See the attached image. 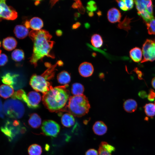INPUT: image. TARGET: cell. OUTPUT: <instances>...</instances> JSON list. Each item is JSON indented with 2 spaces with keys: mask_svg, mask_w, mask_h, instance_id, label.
<instances>
[{
  "mask_svg": "<svg viewBox=\"0 0 155 155\" xmlns=\"http://www.w3.org/2000/svg\"><path fill=\"white\" fill-rule=\"evenodd\" d=\"M137 104L136 101L132 99H129L124 103L123 108L127 112L133 113L137 109Z\"/></svg>",
  "mask_w": 155,
  "mask_h": 155,
  "instance_id": "cb8c5ba5",
  "label": "cell"
},
{
  "mask_svg": "<svg viewBox=\"0 0 155 155\" xmlns=\"http://www.w3.org/2000/svg\"><path fill=\"white\" fill-rule=\"evenodd\" d=\"M1 42H0V47L1 46ZM1 51L0 49V54H1Z\"/></svg>",
  "mask_w": 155,
  "mask_h": 155,
  "instance_id": "f5cc1de1",
  "label": "cell"
},
{
  "mask_svg": "<svg viewBox=\"0 0 155 155\" xmlns=\"http://www.w3.org/2000/svg\"><path fill=\"white\" fill-rule=\"evenodd\" d=\"M41 119L37 113H33L30 116L28 120L29 125L32 128L36 129L39 128L41 124Z\"/></svg>",
  "mask_w": 155,
  "mask_h": 155,
  "instance_id": "44dd1931",
  "label": "cell"
},
{
  "mask_svg": "<svg viewBox=\"0 0 155 155\" xmlns=\"http://www.w3.org/2000/svg\"><path fill=\"white\" fill-rule=\"evenodd\" d=\"M58 82L64 85H67L71 81V78L69 74L66 71H63L57 75Z\"/></svg>",
  "mask_w": 155,
  "mask_h": 155,
  "instance_id": "603a6c76",
  "label": "cell"
},
{
  "mask_svg": "<svg viewBox=\"0 0 155 155\" xmlns=\"http://www.w3.org/2000/svg\"><path fill=\"white\" fill-rule=\"evenodd\" d=\"M49 146L48 144H46L45 146V149L46 151H48L49 149Z\"/></svg>",
  "mask_w": 155,
  "mask_h": 155,
  "instance_id": "c3c4849f",
  "label": "cell"
},
{
  "mask_svg": "<svg viewBox=\"0 0 155 155\" xmlns=\"http://www.w3.org/2000/svg\"><path fill=\"white\" fill-rule=\"evenodd\" d=\"M42 133L45 135L53 137H56L59 133L60 127L55 121L51 120L43 121L41 127Z\"/></svg>",
  "mask_w": 155,
  "mask_h": 155,
  "instance_id": "ba28073f",
  "label": "cell"
},
{
  "mask_svg": "<svg viewBox=\"0 0 155 155\" xmlns=\"http://www.w3.org/2000/svg\"><path fill=\"white\" fill-rule=\"evenodd\" d=\"M24 24L25 27L27 29L30 27V22L26 20Z\"/></svg>",
  "mask_w": 155,
  "mask_h": 155,
  "instance_id": "7bdbcfd3",
  "label": "cell"
},
{
  "mask_svg": "<svg viewBox=\"0 0 155 155\" xmlns=\"http://www.w3.org/2000/svg\"><path fill=\"white\" fill-rule=\"evenodd\" d=\"M101 12L100 11H98L97 13V14L99 16H101Z\"/></svg>",
  "mask_w": 155,
  "mask_h": 155,
  "instance_id": "816d5d0a",
  "label": "cell"
},
{
  "mask_svg": "<svg viewBox=\"0 0 155 155\" xmlns=\"http://www.w3.org/2000/svg\"><path fill=\"white\" fill-rule=\"evenodd\" d=\"M28 150L29 155H41L42 152L41 147L36 144L30 145L28 148Z\"/></svg>",
  "mask_w": 155,
  "mask_h": 155,
  "instance_id": "4316f807",
  "label": "cell"
},
{
  "mask_svg": "<svg viewBox=\"0 0 155 155\" xmlns=\"http://www.w3.org/2000/svg\"><path fill=\"white\" fill-rule=\"evenodd\" d=\"M137 14L146 23L154 18L153 5L151 0L134 1Z\"/></svg>",
  "mask_w": 155,
  "mask_h": 155,
  "instance_id": "5b68a950",
  "label": "cell"
},
{
  "mask_svg": "<svg viewBox=\"0 0 155 155\" xmlns=\"http://www.w3.org/2000/svg\"><path fill=\"white\" fill-rule=\"evenodd\" d=\"M40 94L36 91L29 92L27 95L25 94L22 101L24 102L30 108H36L39 106V104L41 100Z\"/></svg>",
  "mask_w": 155,
  "mask_h": 155,
  "instance_id": "8fae6325",
  "label": "cell"
},
{
  "mask_svg": "<svg viewBox=\"0 0 155 155\" xmlns=\"http://www.w3.org/2000/svg\"><path fill=\"white\" fill-rule=\"evenodd\" d=\"M56 35L58 36H61L62 34V32L61 30H58L56 32Z\"/></svg>",
  "mask_w": 155,
  "mask_h": 155,
  "instance_id": "b9f144b4",
  "label": "cell"
},
{
  "mask_svg": "<svg viewBox=\"0 0 155 155\" xmlns=\"http://www.w3.org/2000/svg\"><path fill=\"white\" fill-rule=\"evenodd\" d=\"M17 42L16 39L12 37H8L4 39L3 41L4 48L8 51L14 49L16 46Z\"/></svg>",
  "mask_w": 155,
  "mask_h": 155,
  "instance_id": "ac0fdd59",
  "label": "cell"
},
{
  "mask_svg": "<svg viewBox=\"0 0 155 155\" xmlns=\"http://www.w3.org/2000/svg\"><path fill=\"white\" fill-rule=\"evenodd\" d=\"M72 7L73 9H78L79 8V6L78 4L75 2L73 3L72 5Z\"/></svg>",
  "mask_w": 155,
  "mask_h": 155,
  "instance_id": "ee69618b",
  "label": "cell"
},
{
  "mask_svg": "<svg viewBox=\"0 0 155 155\" xmlns=\"http://www.w3.org/2000/svg\"><path fill=\"white\" fill-rule=\"evenodd\" d=\"M29 36L34 43L33 53L30 60L32 64L36 67L38 61L45 56L54 58L51 53L54 42L51 40L52 36L48 32L44 30H32Z\"/></svg>",
  "mask_w": 155,
  "mask_h": 155,
  "instance_id": "6da1fadb",
  "label": "cell"
},
{
  "mask_svg": "<svg viewBox=\"0 0 155 155\" xmlns=\"http://www.w3.org/2000/svg\"><path fill=\"white\" fill-rule=\"evenodd\" d=\"M131 20L126 16L123 21L119 22L117 27L119 29L128 31L130 29L129 24Z\"/></svg>",
  "mask_w": 155,
  "mask_h": 155,
  "instance_id": "4dcf8cb0",
  "label": "cell"
},
{
  "mask_svg": "<svg viewBox=\"0 0 155 155\" xmlns=\"http://www.w3.org/2000/svg\"><path fill=\"white\" fill-rule=\"evenodd\" d=\"M74 15L75 17L76 18H78L80 16V14L79 13H75Z\"/></svg>",
  "mask_w": 155,
  "mask_h": 155,
  "instance_id": "f907efd6",
  "label": "cell"
},
{
  "mask_svg": "<svg viewBox=\"0 0 155 155\" xmlns=\"http://www.w3.org/2000/svg\"><path fill=\"white\" fill-rule=\"evenodd\" d=\"M8 61V57L5 54H0V66L4 65Z\"/></svg>",
  "mask_w": 155,
  "mask_h": 155,
  "instance_id": "836d02e7",
  "label": "cell"
},
{
  "mask_svg": "<svg viewBox=\"0 0 155 155\" xmlns=\"http://www.w3.org/2000/svg\"><path fill=\"white\" fill-rule=\"evenodd\" d=\"M81 25V24L79 22H77L73 24L72 26L73 29H76L79 28Z\"/></svg>",
  "mask_w": 155,
  "mask_h": 155,
  "instance_id": "ab89813d",
  "label": "cell"
},
{
  "mask_svg": "<svg viewBox=\"0 0 155 155\" xmlns=\"http://www.w3.org/2000/svg\"><path fill=\"white\" fill-rule=\"evenodd\" d=\"M85 155H98V154L96 150L94 149H91L86 151Z\"/></svg>",
  "mask_w": 155,
  "mask_h": 155,
  "instance_id": "8d00e7d4",
  "label": "cell"
},
{
  "mask_svg": "<svg viewBox=\"0 0 155 155\" xmlns=\"http://www.w3.org/2000/svg\"><path fill=\"white\" fill-rule=\"evenodd\" d=\"M128 10L131 9L133 7L134 1L133 0H123Z\"/></svg>",
  "mask_w": 155,
  "mask_h": 155,
  "instance_id": "e575fe53",
  "label": "cell"
},
{
  "mask_svg": "<svg viewBox=\"0 0 155 155\" xmlns=\"http://www.w3.org/2000/svg\"><path fill=\"white\" fill-rule=\"evenodd\" d=\"M86 9L89 12H93L96 11L97 7L96 2L93 1H90L87 3Z\"/></svg>",
  "mask_w": 155,
  "mask_h": 155,
  "instance_id": "d6a6232c",
  "label": "cell"
},
{
  "mask_svg": "<svg viewBox=\"0 0 155 155\" xmlns=\"http://www.w3.org/2000/svg\"><path fill=\"white\" fill-rule=\"evenodd\" d=\"M151 84L153 88L155 89V77L152 79Z\"/></svg>",
  "mask_w": 155,
  "mask_h": 155,
  "instance_id": "bcb514c9",
  "label": "cell"
},
{
  "mask_svg": "<svg viewBox=\"0 0 155 155\" xmlns=\"http://www.w3.org/2000/svg\"><path fill=\"white\" fill-rule=\"evenodd\" d=\"M142 53L141 49L137 47H134L129 51L130 57L135 62H139L142 59Z\"/></svg>",
  "mask_w": 155,
  "mask_h": 155,
  "instance_id": "7402d4cb",
  "label": "cell"
},
{
  "mask_svg": "<svg viewBox=\"0 0 155 155\" xmlns=\"http://www.w3.org/2000/svg\"><path fill=\"white\" fill-rule=\"evenodd\" d=\"M19 75L17 74L7 73L2 77V81L5 84L10 85L14 88V86L16 83L17 78Z\"/></svg>",
  "mask_w": 155,
  "mask_h": 155,
  "instance_id": "9a60e30c",
  "label": "cell"
},
{
  "mask_svg": "<svg viewBox=\"0 0 155 155\" xmlns=\"http://www.w3.org/2000/svg\"><path fill=\"white\" fill-rule=\"evenodd\" d=\"M30 27L34 30H39L42 27L43 25L42 20L40 18L34 17L30 20Z\"/></svg>",
  "mask_w": 155,
  "mask_h": 155,
  "instance_id": "d4e9b609",
  "label": "cell"
},
{
  "mask_svg": "<svg viewBox=\"0 0 155 155\" xmlns=\"http://www.w3.org/2000/svg\"><path fill=\"white\" fill-rule=\"evenodd\" d=\"M61 122L64 126L69 127L74 125L75 119L73 115L69 113H65L62 116Z\"/></svg>",
  "mask_w": 155,
  "mask_h": 155,
  "instance_id": "d6986e66",
  "label": "cell"
},
{
  "mask_svg": "<svg viewBox=\"0 0 155 155\" xmlns=\"http://www.w3.org/2000/svg\"><path fill=\"white\" fill-rule=\"evenodd\" d=\"M107 17L108 21L111 23H114L120 22L121 15L119 10L114 7L108 11Z\"/></svg>",
  "mask_w": 155,
  "mask_h": 155,
  "instance_id": "4fadbf2b",
  "label": "cell"
},
{
  "mask_svg": "<svg viewBox=\"0 0 155 155\" xmlns=\"http://www.w3.org/2000/svg\"><path fill=\"white\" fill-rule=\"evenodd\" d=\"M21 128L20 126H16L12 123V121L8 120L6 121L4 125L1 127V130L2 133L11 142L12 141L20 132L21 133Z\"/></svg>",
  "mask_w": 155,
  "mask_h": 155,
  "instance_id": "30bf717a",
  "label": "cell"
},
{
  "mask_svg": "<svg viewBox=\"0 0 155 155\" xmlns=\"http://www.w3.org/2000/svg\"><path fill=\"white\" fill-rule=\"evenodd\" d=\"M91 42L92 45L96 48L101 47L103 43L101 36L98 34H94L92 36Z\"/></svg>",
  "mask_w": 155,
  "mask_h": 155,
  "instance_id": "83f0119b",
  "label": "cell"
},
{
  "mask_svg": "<svg viewBox=\"0 0 155 155\" xmlns=\"http://www.w3.org/2000/svg\"><path fill=\"white\" fill-rule=\"evenodd\" d=\"M13 87L10 85L4 84L0 86V96L4 98H7L13 94Z\"/></svg>",
  "mask_w": 155,
  "mask_h": 155,
  "instance_id": "e0dca14e",
  "label": "cell"
},
{
  "mask_svg": "<svg viewBox=\"0 0 155 155\" xmlns=\"http://www.w3.org/2000/svg\"><path fill=\"white\" fill-rule=\"evenodd\" d=\"M88 16L90 17H92L94 16V13L93 12H89L88 13Z\"/></svg>",
  "mask_w": 155,
  "mask_h": 155,
  "instance_id": "7dc6e473",
  "label": "cell"
},
{
  "mask_svg": "<svg viewBox=\"0 0 155 155\" xmlns=\"http://www.w3.org/2000/svg\"><path fill=\"white\" fill-rule=\"evenodd\" d=\"M79 12L81 13L84 14L85 12V9L84 7L82 6L78 9Z\"/></svg>",
  "mask_w": 155,
  "mask_h": 155,
  "instance_id": "60d3db41",
  "label": "cell"
},
{
  "mask_svg": "<svg viewBox=\"0 0 155 155\" xmlns=\"http://www.w3.org/2000/svg\"><path fill=\"white\" fill-rule=\"evenodd\" d=\"M115 148L105 142H102L98 150V155H112L111 153L115 150Z\"/></svg>",
  "mask_w": 155,
  "mask_h": 155,
  "instance_id": "5bb4252c",
  "label": "cell"
},
{
  "mask_svg": "<svg viewBox=\"0 0 155 155\" xmlns=\"http://www.w3.org/2000/svg\"><path fill=\"white\" fill-rule=\"evenodd\" d=\"M78 70L81 75L84 77H88L92 75L94 72V68L91 63L84 62L80 65Z\"/></svg>",
  "mask_w": 155,
  "mask_h": 155,
  "instance_id": "7c38bea8",
  "label": "cell"
},
{
  "mask_svg": "<svg viewBox=\"0 0 155 155\" xmlns=\"http://www.w3.org/2000/svg\"><path fill=\"white\" fill-rule=\"evenodd\" d=\"M90 108L88 98L84 95L69 97L67 104L63 110L73 116L82 117L87 114Z\"/></svg>",
  "mask_w": 155,
  "mask_h": 155,
  "instance_id": "3957f363",
  "label": "cell"
},
{
  "mask_svg": "<svg viewBox=\"0 0 155 155\" xmlns=\"http://www.w3.org/2000/svg\"><path fill=\"white\" fill-rule=\"evenodd\" d=\"M142 51L143 58L141 63L154 61L155 60V38L152 40L146 39L143 45Z\"/></svg>",
  "mask_w": 155,
  "mask_h": 155,
  "instance_id": "52a82bcc",
  "label": "cell"
},
{
  "mask_svg": "<svg viewBox=\"0 0 155 155\" xmlns=\"http://www.w3.org/2000/svg\"><path fill=\"white\" fill-rule=\"evenodd\" d=\"M116 1L120 8L124 11H127L128 10L123 0H117Z\"/></svg>",
  "mask_w": 155,
  "mask_h": 155,
  "instance_id": "d590c367",
  "label": "cell"
},
{
  "mask_svg": "<svg viewBox=\"0 0 155 155\" xmlns=\"http://www.w3.org/2000/svg\"><path fill=\"white\" fill-rule=\"evenodd\" d=\"M58 1L52 0L50 1V3H51V7H52Z\"/></svg>",
  "mask_w": 155,
  "mask_h": 155,
  "instance_id": "f6af8a7d",
  "label": "cell"
},
{
  "mask_svg": "<svg viewBox=\"0 0 155 155\" xmlns=\"http://www.w3.org/2000/svg\"><path fill=\"white\" fill-rule=\"evenodd\" d=\"M14 32L16 37L20 39L25 38L29 33L28 29L22 25L16 26L15 27Z\"/></svg>",
  "mask_w": 155,
  "mask_h": 155,
  "instance_id": "ffe728a7",
  "label": "cell"
},
{
  "mask_svg": "<svg viewBox=\"0 0 155 155\" xmlns=\"http://www.w3.org/2000/svg\"><path fill=\"white\" fill-rule=\"evenodd\" d=\"M17 17V12L12 7L7 5L5 0H0V21L3 19L13 20Z\"/></svg>",
  "mask_w": 155,
  "mask_h": 155,
  "instance_id": "9c48e42d",
  "label": "cell"
},
{
  "mask_svg": "<svg viewBox=\"0 0 155 155\" xmlns=\"http://www.w3.org/2000/svg\"><path fill=\"white\" fill-rule=\"evenodd\" d=\"M92 129L94 133L98 135H104L107 130V127L105 124L100 121L96 122L93 125Z\"/></svg>",
  "mask_w": 155,
  "mask_h": 155,
  "instance_id": "2e32d148",
  "label": "cell"
},
{
  "mask_svg": "<svg viewBox=\"0 0 155 155\" xmlns=\"http://www.w3.org/2000/svg\"><path fill=\"white\" fill-rule=\"evenodd\" d=\"M68 85L53 87L42 96L43 103L51 112L61 111L69 100V93Z\"/></svg>",
  "mask_w": 155,
  "mask_h": 155,
  "instance_id": "7a4b0ae2",
  "label": "cell"
},
{
  "mask_svg": "<svg viewBox=\"0 0 155 155\" xmlns=\"http://www.w3.org/2000/svg\"><path fill=\"white\" fill-rule=\"evenodd\" d=\"M155 97V92L151 90L148 96V99L150 100H153Z\"/></svg>",
  "mask_w": 155,
  "mask_h": 155,
  "instance_id": "f35d334b",
  "label": "cell"
},
{
  "mask_svg": "<svg viewBox=\"0 0 155 155\" xmlns=\"http://www.w3.org/2000/svg\"><path fill=\"white\" fill-rule=\"evenodd\" d=\"M40 2V1H36L34 3V4L36 5H38Z\"/></svg>",
  "mask_w": 155,
  "mask_h": 155,
  "instance_id": "681fc988",
  "label": "cell"
},
{
  "mask_svg": "<svg viewBox=\"0 0 155 155\" xmlns=\"http://www.w3.org/2000/svg\"><path fill=\"white\" fill-rule=\"evenodd\" d=\"M47 80L42 75L34 74L31 78L30 84L35 91L44 94L53 87Z\"/></svg>",
  "mask_w": 155,
  "mask_h": 155,
  "instance_id": "8992f818",
  "label": "cell"
},
{
  "mask_svg": "<svg viewBox=\"0 0 155 155\" xmlns=\"http://www.w3.org/2000/svg\"><path fill=\"white\" fill-rule=\"evenodd\" d=\"M11 56L13 59L16 62H20L24 58V52L20 49L15 50L12 52Z\"/></svg>",
  "mask_w": 155,
  "mask_h": 155,
  "instance_id": "f1b7e54d",
  "label": "cell"
},
{
  "mask_svg": "<svg viewBox=\"0 0 155 155\" xmlns=\"http://www.w3.org/2000/svg\"><path fill=\"white\" fill-rule=\"evenodd\" d=\"M144 111L146 115L151 117H153L155 115V104L152 103L146 104L144 106Z\"/></svg>",
  "mask_w": 155,
  "mask_h": 155,
  "instance_id": "f546056e",
  "label": "cell"
},
{
  "mask_svg": "<svg viewBox=\"0 0 155 155\" xmlns=\"http://www.w3.org/2000/svg\"></svg>",
  "mask_w": 155,
  "mask_h": 155,
  "instance_id": "db71d44e",
  "label": "cell"
},
{
  "mask_svg": "<svg viewBox=\"0 0 155 155\" xmlns=\"http://www.w3.org/2000/svg\"><path fill=\"white\" fill-rule=\"evenodd\" d=\"M5 116L3 107L2 105L1 100L0 98V117L3 118Z\"/></svg>",
  "mask_w": 155,
  "mask_h": 155,
  "instance_id": "74e56055",
  "label": "cell"
},
{
  "mask_svg": "<svg viewBox=\"0 0 155 155\" xmlns=\"http://www.w3.org/2000/svg\"><path fill=\"white\" fill-rule=\"evenodd\" d=\"M5 114L8 117L15 119H19L23 116L25 108L22 103L15 98L6 100L3 106Z\"/></svg>",
  "mask_w": 155,
  "mask_h": 155,
  "instance_id": "277c9868",
  "label": "cell"
},
{
  "mask_svg": "<svg viewBox=\"0 0 155 155\" xmlns=\"http://www.w3.org/2000/svg\"><path fill=\"white\" fill-rule=\"evenodd\" d=\"M148 33L149 34H155V18L146 23Z\"/></svg>",
  "mask_w": 155,
  "mask_h": 155,
  "instance_id": "1f68e13d",
  "label": "cell"
},
{
  "mask_svg": "<svg viewBox=\"0 0 155 155\" xmlns=\"http://www.w3.org/2000/svg\"><path fill=\"white\" fill-rule=\"evenodd\" d=\"M84 91V87L81 84L76 83L72 85L71 92L74 96H79L83 95Z\"/></svg>",
  "mask_w": 155,
  "mask_h": 155,
  "instance_id": "484cf974",
  "label": "cell"
}]
</instances>
